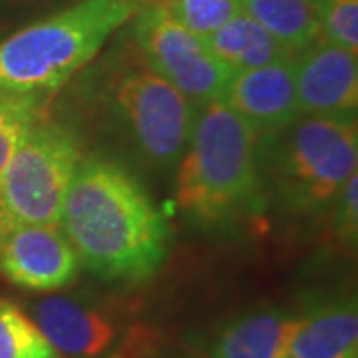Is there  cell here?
<instances>
[{
	"instance_id": "cell-20",
	"label": "cell",
	"mask_w": 358,
	"mask_h": 358,
	"mask_svg": "<svg viewBox=\"0 0 358 358\" xmlns=\"http://www.w3.org/2000/svg\"><path fill=\"white\" fill-rule=\"evenodd\" d=\"M358 179L357 173L346 181L343 189L338 192L336 199L333 201L334 217L333 231L338 239L346 243H355L357 239V225H358Z\"/></svg>"
},
{
	"instance_id": "cell-11",
	"label": "cell",
	"mask_w": 358,
	"mask_h": 358,
	"mask_svg": "<svg viewBox=\"0 0 358 358\" xmlns=\"http://www.w3.org/2000/svg\"><path fill=\"white\" fill-rule=\"evenodd\" d=\"M36 324L56 350L70 358H98L115 341L108 315L66 296H48L36 305Z\"/></svg>"
},
{
	"instance_id": "cell-6",
	"label": "cell",
	"mask_w": 358,
	"mask_h": 358,
	"mask_svg": "<svg viewBox=\"0 0 358 358\" xmlns=\"http://www.w3.org/2000/svg\"><path fill=\"white\" fill-rule=\"evenodd\" d=\"M80 145L58 124L34 126L0 178V233L14 225H60Z\"/></svg>"
},
{
	"instance_id": "cell-12",
	"label": "cell",
	"mask_w": 358,
	"mask_h": 358,
	"mask_svg": "<svg viewBox=\"0 0 358 358\" xmlns=\"http://www.w3.org/2000/svg\"><path fill=\"white\" fill-rule=\"evenodd\" d=\"M358 313L355 299L331 301L296 317L287 345L289 358H357Z\"/></svg>"
},
{
	"instance_id": "cell-15",
	"label": "cell",
	"mask_w": 358,
	"mask_h": 358,
	"mask_svg": "<svg viewBox=\"0 0 358 358\" xmlns=\"http://www.w3.org/2000/svg\"><path fill=\"white\" fill-rule=\"evenodd\" d=\"M243 13L296 56L320 38L319 0H243Z\"/></svg>"
},
{
	"instance_id": "cell-18",
	"label": "cell",
	"mask_w": 358,
	"mask_h": 358,
	"mask_svg": "<svg viewBox=\"0 0 358 358\" xmlns=\"http://www.w3.org/2000/svg\"><path fill=\"white\" fill-rule=\"evenodd\" d=\"M166 10L179 24L205 36L243 13V0H167Z\"/></svg>"
},
{
	"instance_id": "cell-2",
	"label": "cell",
	"mask_w": 358,
	"mask_h": 358,
	"mask_svg": "<svg viewBox=\"0 0 358 358\" xmlns=\"http://www.w3.org/2000/svg\"><path fill=\"white\" fill-rule=\"evenodd\" d=\"M257 134L225 102L199 108L178 169L179 209L201 223L257 213L263 201Z\"/></svg>"
},
{
	"instance_id": "cell-16",
	"label": "cell",
	"mask_w": 358,
	"mask_h": 358,
	"mask_svg": "<svg viewBox=\"0 0 358 358\" xmlns=\"http://www.w3.org/2000/svg\"><path fill=\"white\" fill-rule=\"evenodd\" d=\"M0 358H58V352L34 320L0 301Z\"/></svg>"
},
{
	"instance_id": "cell-17",
	"label": "cell",
	"mask_w": 358,
	"mask_h": 358,
	"mask_svg": "<svg viewBox=\"0 0 358 358\" xmlns=\"http://www.w3.org/2000/svg\"><path fill=\"white\" fill-rule=\"evenodd\" d=\"M34 126H36L34 96L0 92V178L16 148Z\"/></svg>"
},
{
	"instance_id": "cell-4",
	"label": "cell",
	"mask_w": 358,
	"mask_h": 358,
	"mask_svg": "<svg viewBox=\"0 0 358 358\" xmlns=\"http://www.w3.org/2000/svg\"><path fill=\"white\" fill-rule=\"evenodd\" d=\"M263 140L271 183L296 213H320L357 173V117H296Z\"/></svg>"
},
{
	"instance_id": "cell-13",
	"label": "cell",
	"mask_w": 358,
	"mask_h": 358,
	"mask_svg": "<svg viewBox=\"0 0 358 358\" xmlns=\"http://www.w3.org/2000/svg\"><path fill=\"white\" fill-rule=\"evenodd\" d=\"M296 317L281 310H255L227 322L209 346L211 358H281Z\"/></svg>"
},
{
	"instance_id": "cell-22",
	"label": "cell",
	"mask_w": 358,
	"mask_h": 358,
	"mask_svg": "<svg viewBox=\"0 0 358 358\" xmlns=\"http://www.w3.org/2000/svg\"><path fill=\"white\" fill-rule=\"evenodd\" d=\"M281 358H289V357H281Z\"/></svg>"
},
{
	"instance_id": "cell-1",
	"label": "cell",
	"mask_w": 358,
	"mask_h": 358,
	"mask_svg": "<svg viewBox=\"0 0 358 358\" xmlns=\"http://www.w3.org/2000/svg\"><path fill=\"white\" fill-rule=\"evenodd\" d=\"M60 227L78 261L106 281H148L167 255L164 215L138 179L106 159L78 166Z\"/></svg>"
},
{
	"instance_id": "cell-9",
	"label": "cell",
	"mask_w": 358,
	"mask_h": 358,
	"mask_svg": "<svg viewBox=\"0 0 358 358\" xmlns=\"http://www.w3.org/2000/svg\"><path fill=\"white\" fill-rule=\"evenodd\" d=\"M293 60L301 115L357 117V54L319 38Z\"/></svg>"
},
{
	"instance_id": "cell-8",
	"label": "cell",
	"mask_w": 358,
	"mask_h": 358,
	"mask_svg": "<svg viewBox=\"0 0 358 358\" xmlns=\"http://www.w3.org/2000/svg\"><path fill=\"white\" fill-rule=\"evenodd\" d=\"M76 251L60 225H14L0 233V273L30 291H56L76 279Z\"/></svg>"
},
{
	"instance_id": "cell-19",
	"label": "cell",
	"mask_w": 358,
	"mask_h": 358,
	"mask_svg": "<svg viewBox=\"0 0 358 358\" xmlns=\"http://www.w3.org/2000/svg\"><path fill=\"white\" fill-rule=\"evenodd\" d=\"M320 38L358 52V0H319Z\"/></svg>"
},
{
	"instance_id": "cell-3",
	"label": "cell",
	"mask_w": 358,
	"mask_h": 358,
	"mask_svg": "<svg viewBox=\"0 0 358 358\" xmlns=\"http://www.w3.org/2000/svg\"><path fill=\"white\" fill-rule=\"evenodd\" d=\"M143 0H82L0 42V92L36 96L60 88L140 10Z\"/></svg>"
},
{
	"instance_id": "cell-10",
	"label": "cell",
	"mask_w": 358,
	"mask_h": 358,
	"mask_svg": "<svg viewBox=\"0 0 358 358\" xmlns=\"http://www.w3.org/2000/svg\"><path fill=\"white\" fill-rule=\"evenodd\" d=\"M255 129L257 138H267L294 122L299 112L294 60L285 58L273 64L235 72L223 100Z\"/></svg>"
},
{
	"instance_id": "cell-21",
	"label": "cell",
	"mask_w": 358,
	"mask_h": 358,
	"mask_svg": "<svg viewBox=\"0 0 358 358\" xmlns=\"http://www.w3.org/2000/svg\"><path fill=\"white\" fill-rule=\"evenodd\" d=\"M169 358H211L209 355H199V352H179V355H173Z\"/></svg>"
},
{
	"instance_id": "cell-5",
	"label": "cell",
	"mask_w": 358,
	"mask_h": 358,
	"mask_svg": "<svg viewBox=\"0 0 358 358\" xmlns=\"http://www.w3.org/2000/svg\"><path fill=\"white\" fill-rule=\"evenodd\" d=\"M102 96L154 166H173L185 152L199 108L154 72L143 56L117 66L106 78Z\"/></svg>"
},
{
	"instance_id": "cell-7",
	"label": "cell",
	"mask_w": 358,
	"mask_h": 358,
	"mask_svg": "<svg viewBox=\"0 0 358 358\" xmlns=\"http://www.w3.org/2000/svg\"><path fill=\"white\" fill-rule=\"evenodd\" d=\"M136 20V42L148 66L197 108L221 102L231 72L207 48L203 36L179 24L159 2H143Z\"/></svg>"
},
{
	"instance_id": "cell-14",
	"label": "cell",
	"mask_w": 358,
	"mask_h": 358,
	"mask_svg": "<svg viewBox=\"0 0 358 358\" xmlns=\"http://www.w3.org/2000/svg\"><path fill=\"white\" fill-rule=\"evenodd\" d=\"M203 40L213 56L233 74L293 58V54L267 28H263L247 13L233 16L217 30L205 34Z\"/></svg>"
}]
</instances>
